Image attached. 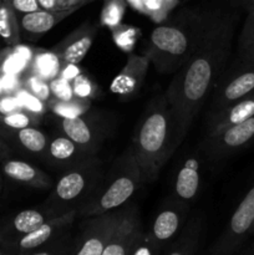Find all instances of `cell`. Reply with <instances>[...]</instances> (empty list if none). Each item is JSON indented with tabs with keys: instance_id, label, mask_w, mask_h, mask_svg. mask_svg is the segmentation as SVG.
I'll use <instances>...</instances> for the list:
<instances>
[{
	"instance_id": "obj_1",
	"label": "cell",
	"mask_w": 254,
	"mask_h": 255,
	"mask_svg": "<svg viewBox=\"0 0 254 255\" xmlns=\"http://www.w3.org/2000/svg\"><path fill=\"white\" fill-rule=\"evenodd\" d=\"M242 10L222 0L206 37L186 64L174 72L166 97L176 121L179 144L183 142L194 119L227 69L234 34Z\"/></svg>"
},
{
	"instance_id": "obj_2",
	"label": "cell",
	"mask_w": 254,
	"mask_h": 255,
	"mask_svg": "<svg viewBox=\"0 0 254 255\" xmlns=\"http://www.w3.org/2000/svg\"><path fill=\"white\" fill-rule=\"evenodd\" d=\"M217 6L182 10L149 35L146 56L161 74L178 71L206 37Z\"/></svg>"
},
{
	"instance_id": "obj_3",
	"label": "cell",
	"mask_w": 254,
	"mask_h": 255,
	"mask_svg": "<svg viewBox=\"0 0 254 255\" xmlns=\"http://www.w3.org/2000/svg\"><path fill=\"white\" fill-rule=\"evenodd\" d=\"M179 147L176 121L166 95L154 97L134 128L131 148L143 184L151 183Z\"/></svg>"
},
{
	"instance_id": "obj_4",
	"label": "cell",
	"mask_w": 254,
	"mask_h": 255,
	"mask_svg": "<svg viewBox=\"0 0 254 255\" xmlns=\"http://www.w3.org/2000/svg\"><path fill=\"white\" fill-rule=\"evenodd\" d=\"M141 186V172L129 146L104 172L91 196L77 209V218L101 216L126 206Z\"/></svg>"
},
{
	"instance_id": "obj_5",
	"label": "cell",
	"mask_w": 254,
	"mask_h": 255,
	"mask_svg": "<svg viewBox=\"0 0 254 255\" xmlns=\"http://www.w3.org/2000/svg\"><path fill=\"white\" fill-rule=\"evenodd\" d=\"M104 172V166L96 156L65 169L40 208L49 219L77 211L91 196Z\"/></svg>"
},
{
	"instance_id": "obj_6",
	"label": "cell",
	"mask_w": 254,
	"mask_h": 255,
	"mask_svg": "<svg viewBox=\"0 0 254 255\" xmlns=\"http://www.w3.org/2000/svg\"><path fill=\"white\" fill-rule=\"evenodd\" d=\"M254 92V64L236 61L226 69L209 95L206 125L208 126L224 110Z\"/></svg>"
},
{
	"instance_id": "obj_7",
	"label": "cell",
	"mask_w": 254,
	"mask_h": 255,
	"mask_svg": "<svg viewBox=\"0 0 254 255\" xmlns=\"http://www.w3.org/2000/svg\"><path fill=\"white\" fill-rule=\"evenodd\" d=\"M127 204L101 216L85 218L79 234L74 238L70 255H101L124 217Z\"/></svg>"
},
{
	"instance_id": "obj_8",
	"label": "cell",
	"mask_w": 254,
	"mask_h": 255,
	"mask_svg": "<svg viewBox=\"0 0 254 255\" xmlns=\"http://www.w3.org/2000/svg\"><path fill=\"white\" fill-rule=\"evenodd\" d=\"M60 128L65 136L86 149L96 154L102 142L110 136L114 124L110 119L101 114L85 112L75 117H60Z\"/></svg>"
},
{
	"instance_id": "obj_9",
	"label": "cell",
	"mask_w": 254,
	"mask_h": 255,
	"mask_svg": "<svg viewBox=\"0 0 254 255\" xmlns=\"http://www.w3.org/2000/svg\"><path fill=\"white\" fill-rule=\"evenodd\" d=\"M254 224V186L244 196L207 255H234L251 237Z\"/></svg>"
},
{
	"instance_id": "obj_10",
	"label": "cell",
	"mask_w": 254,
	"mask_h": 255,
	"mask_svg": "<svg viewBox=\"0 0 254 255\" xmlns=\"http://www.w3.org/2000/svg\"><path fill=\"white\" fill-rule=\"evenodd\" d=\"M254 142V116L241 124L207 133L202 152L212 163L222 161Z\"/></svg>"
},
{
	"instance_id": "obj_11",
	"label": "cell",
	"mask_w": 254,
	"mask_h": 255,
	"mask_svg": "<svg viewBox=\"0 0 254 255\" xmlns=\"http://www.w3.org/2000/svg\"><path fill=\"white\" fill-rule=\"evenodd\" d=\"M77 219V211H71L60 217L49 219L42 226L25 236L20 237L16 241L7 243L0 249L12 255H21L29 252L47 246L57 239L70 233L74 222Z\"/></svg>"
},
{
	"instance_id": "obj_12",
	"label": "cell",
	"mask_w": 254,
	"mask_h": 255,
	"mask_svg": "<svg viewBox=\"0 0 254 255\" xmlns=\"http://www.w3.org/2000/svg\"><path fill=\"white\" fill-rule=\"evenodd\" d=\"M187 223V204L174 197L154 217L148 233L162 251L181 233Z\"/></svg>"
},
{
	"instance_id": "obj_13",
	"label": "cell",
	"mask_w": 254,
	"mask_h": 255,
	"mask_svg": "<svg viewBox=\"0 0 254 255\" xmlns=\"http://www.w3.org/2000/svg\"><path fill=\"white\" fill-rule=\"evenodd\" d=\"M142 229L138 209L133 203H128L101 255H128Z\"/></svg>"
},
{
	"instance_id": "obj_14",
	"label": "cell",
	"mask_w": 254,
	"mask_h": 255,
	"mask_svg": "<svg viewBox=\"0 0 254 255\" xmlns=\"http://www.w3.org/2000/svg\"><path fill=\"white\" fill-rule=\"evenodd\" d=\"M96 32L97 29L95 25L85 22L55 45L51 51L59 57L61 69L67 65H77L82 61L91 49Z\"/></svg>"
},
{
	"instance_id": "obj_15",
	"label": "cell",
	"mask_w": 254,
	"mask_h": 255,
	"mask_svg": "<svg viewBox=\"0 0 254 255\" xmlns=\"http://www.w3.org/2000/svg\"><path fill=\"white\" fill-rule=\"evenodd\" d=\"M79 7H71L66 10L57 11H47V10H36L27 14H17V24L20 30V39L26 41H36L44 34L52 29L69 15L76 11Z\"/></svg>"
},
{
	"instance_id": "obj_16",
	"label": "cell",
	"mask_w": 254,
	"mask_h": 255,
	"mask_svg": "<svg viewBox=\"0 0 254 255\" xmlns=\"http://www.w3.org/2000/svg\"><path fill=\"white\" fill-rule=\"evenodd\" d=\"M91 156L95 154L81 148L79 144L62 133L49 138V143L41 159L54 168L67 169Z\"/></svg>"
},
{
	"instance_id": "obj_17",
	"label": "cell",
	"mask_w": 254,
	"mask_h": 255,
	"mask_svg": "<svg viewBox=\"0 0 254 255\" xmlns=\"http://www.w3.org/2000/svg\"><path fill=\"white\" fill-rule=\"evenodd\" d=\"M149 59L138 55H131L126 65L115 77L111 85V91L122 97V100H131L137 96L148 70Z\"/></svg>"
},
{
	"instance_id": "obj_18",
	"label": "cell",
	"mask_w": 254,
	"mask_h": 255,
	"mask_svg": "<svg viewBox=\"0 0 254 255\" xmlns=\"http://www.w3.org/2000/svg\"><path fill=\"white\" fill-rule=\"evenodd\" d=\"M0 174L10 181L34 188L47 189L54 187V182L49 174L22 159L9 157L0 162Z\"/></svg>"
},
{
	"instance_id": "obj_19",
	"label": "cell",
	"mask_w": 254,
	"mask_h": 255,
	"mask_svg": "<svg viewBox=\"0 0 254 255\" xmlns=\"http://www.w3.org/2000/svg\"><path fill=\"white\" fill-rule=\"evenodd\" d=\"M49 221V217L41 208L25 209L0 224V248L30 233Z\"/></svg>"
},
{
	"instance_id": "obj_20",
	"label": "cell",
	"mask_w": 254,
	"mask_h": 255,
	"mask_svg": "<svg viewBox=\"0 0 254 255\" xmlns=\"http://www.w3.org/2000/svg\"><path fill=\"white\" fill-rule=\"evenodd\" d=\"M0 134L10 144L12 151L17 149L20 153L30 154L40 159L49 143V137L36 126L20 129L0 128Z\"/></svg>"
},
{
	"instance_id": "obj_21",
	"label": "cell",
	"mask_w": 254,
	"mask_h": 255,
	"mask_svg": "<svg viewBox=\"0 0 254 255\" xmlns=\"http://www.w3.org/2000/svg\"><path fill=\"white\" fill-rule=\"evenodd\" d=\"M36 50L21 44L0 50V75L22 77L29 74Z\"/></svg>"
},
{
	"instance_id": "obj_22",
	"label": "cell",
	"mask_w": 254,
	"mask_h": 255,
	"mask_svg": "<svg viewBox=\"0 0 254 255\" xmlns=\"http://www.w3.org/2000/svg\"><path fill=\"white\" fill-rule=\"evenodd\" d=\"M199 183H201V176H199L198 161L194 158L187 159L177 173L174 197L187 204L198 193Z\"/></svg>"
},
{
	"instance_id": "obj_23",
	"label": "cell",
	"mask_w": 254,
	"mask_h": 255,
	"mask_svg": "<svg viewBox=\"0 0 254 255\" xmlns=\"http://www.w3.org/2000/svg\"><path fill=\"white\" fill-rule=\"evenodd\" d=\"M201 231V218L193 217L186 223L181 233L166 247V255H196L198 252Z\"/></svg>"
},
{
	"instance_id": "obj_24",
	"label": "cell",
	"mask_w": 254,
	"mask_h": 255,
	"mask_svg": "<svg viewBox=\"0 0 254 255\" xmlns=\"http://www.w3.org/2000/svg\"><path fill=\"white\" fill-rule=\"evenodd\" d=\"M254 116V92L248 96L243 97L237 101L236 104L231 105L227 110H224L214 121L207 126V133L213 132L216 129L224 128V127L233 126V125L241 124L246 120Z\"/></svg>"
},
{
	"instance_id": "obj_25",
	"label": "cell",
	"mask_w": 254,
	"mask_h": 255,
	"mask_svg": "<svg viewBox=\"0 0 254 255\" xmlns=\"http://www.w3.org/2000/svg\"><path fill=\"white\" fill-rule=\"evenodd\" d=\"M236 61L254 64V6L247 11L243 26L239 32Z\"/></svg>"
},
{
	"instance_id": "obj_26",
	"label": "cell",
	"mask_w": 254,
	"mask_h": 255,
	"mask_svg": "<svg viewBox=\"0 0 254 255\" xmlns=\"http://www.w3.org/2000/svg\"><path fill=\"white\" fill-rule=\"evenodd\" d=\"M61 71V62L54 51H46V50L37 49L34 55L31 65H30V72L37 75L44 79L45 81H51L57 77Z\"/></svg>"
},
{
	"instance_id": "obj_27",
	"label": "cell",
	"mask_w": 254,
	"mask_h": 255,
	"mask_svg": "<svg viewBox=\"0 0 254 255\" xmlns=\"http://www.w3.org/2000/svg\"><path fill=\"white\" fill-rule=\"evenodd\" d=\"M0 40L6 46H16L21 42L16 14L4 1L0 5Z\"/></svg>"
},
{
	"instance_id": "obj_28",
	"label": "cell",
	"mask_w": 254,
	"mask_h": 255,
	"mask_svg": "<svg viewBox=\"0 0 254 255\" xmlns=\"http://www.w3.org/2000/svg\"><path fill=\"white\" fill-rule=\"evenodd\" d=\"M49 110H51L57 117H75L85 114L91 107V101L86 97L75 96L69 101H57L51 100L47 104Z\"/></svg>"
},
{
	"instance_id": "obj_29",
	"label": "cell",
	"mask_w": 254,
	"mask_h": 255,
	"mask_svg": "<svg viewBox=\"0 0 254 255\" xmlns=\"http://www.w3.org/2000/svg\"><path fill=\"white\" fill-rule=\"evenodd\" d=\"M41 115L34 114L25 109L16 110L10 114L0 115V128L20 129L25 127L36 126L41 122Z\"/></svg>"
},
{
	"instance_id": "obj_30",
	"label": "cell",
	"mask_w": 254,
	"mask_h": 255,
	"mask_svg": "<svg viewBox=\"0 0 254 255\" xmlns=\"http://www.w3.org/2000/svg\"><path fill=\"white\" fill-rule=\"evenodd\" d=\"M21 87L26 89L27 91L31 92L34 96L44 101L46 105L52 100L49 81H45L44 79L39 77L37 75L31 74V72L21 77Z\"/></svg>"
},
{
	"instance_id": "obj_31",
	"label": "cell",
	"mask_w": 254,
	"mask_h": 255,
	"mask_svg": "<svg viewBox=\"0 0 254 255\" xmlns=\"http://www.w3.org/2000/svg\"><path fill=\"white\" fill-rule=\"evenodd\" d=\"M72 244H74V238L69 233L62 237V238L47 244V246L21 255H70Z\"/></svg>"
},
{
	"instance_id": "obj_32",
	"label": "cell",
	"mask_w": 254,
	"mask_h": 255,
	"mask_svg": "<svg viewBox=\"0 0 254 255\" xmlns=\"http://www.w3.org/2000/svg\"><path fill=\"white\" fill-rule=\"evenodd\" d=\"M162 248L151 238L148 231L142 229L128 255H159Z\"/></svg>"
},
{
	"instance_id": "obj_33",
	"label": "cell",
	"mask_w": 254,
	"mask_h": 255,
	"mask_svg": "<svg viewBox=\"0 0 254 255\" xmlns=\"http://www.w3.org/2000/svg\"><path fill=\"white\" fill-rule=\"evenodd\" d=\"M14 95L16 96V99L19 100V102L21 104V106L24 107L27 111H31L34 114L37 115H44L45 112L49 111V106L45 104L44 101H41L40 99H37L36 96L31 94V92L27 91L24 87H20L16 91L14 92Z\"/></svg>"
},
{
	"instance_id": "obj_34",
	"label": "cell",
	"mask_w": 254,
	"mask_h": 255,
	"mask_svg": "<svg viewBox=\"0 0 254 255\" xmlns=\"http://www.w3.org/2000/svg\"><path fill=\"white\" fill-rule=\"evenodd\" d=\"M50 90H51L52 100L57 101H69L74 99L75 95L74 89H72L71 80H67L62 76L55 77L54 80L49 81Z\"/></svg>"
},
{
	"instance_id": "obj_35",
	"label": "cell",
	"mask_w": 254,
	"mask_h": 255,
	"mask_svg": "<svg viewBox=\"0 0 254 255\" xmlns=\"http://www.w3.org/2000/svg\"><path fill=\"white\" fill-rule=\"evenodd\" d=\"M72 82V89H74L75 95L80 97H86L90 99L92 95L96 91V87L92 85V82L90 81L89 77L85 76V75H77L74 80H71Z\"/></svg>"
},
{
	"instance_id": "obj_36",
	"label": "cell",
	"mask_w": 254,
	"mask_h": 255,
	"mask_svg": "<svg viewBox=\"0 0 254 255\" xmlns=\"http://www.w3.org/2000/svg\"><path fill=\"white\" fill-rule=\"evenodd\" d=\"M15 11V14H27L39 10L37 0H2Z\"/></svg>"
},
{
	"instance_id": "obj_37",
	"label": "cell",
	"mask_w": 254,
	"mask_h": 255,
	"mask_svg": "<svg viewBox=\"0 0 254 255\" xmlns=\"http://www.w3.org/2000/svg\"><path fill=\"white\" fill-rule=\"evenodd\" d=\"M24 109L16 96L12 94H1L0 95V115L10 114L16 110Z\"/></svg>"
},
{
	"instance_id": "obj_38",
	"label": "cell",
	"mask_w": 254,
	"mask_h": 255,
	"mask_svg": "<svg viewBox=\"0 0 254 255\" xmlns=\"http://www.w3.org/2000/svg\"><path fill=\"white\" fill-rule=\"evenodd\" d=\"M37 4L41 10L47 11H57V10H66L61 0H37Z\"/></svg>"
},
{
	"instance_id": "obj_39",
	"label": "cell",
	"mask_w": 254,
	"mask_h": 255,
	"mask_svg": "<svg viewBox=\"0 0 254 255\" xmlns=\"http://www.w3.org/2000/svg\"><path fill=\"white\" fill-rule=\"evenodd\" d=\"M227 4L236 9L242 10V11H248L252 6H254V0H224Z\"/></svg>"
},
{
	"instance_id": "obj_40",
	"label": "cell",
	"mask_w": 254,
	"mask_h": 255,
	"mask_svg": "<svg viewBox=\"0 0 254 255\" xmlns=\"http://www.w3.org/2000/svg\"><path fill=\"white\" fill-rule=\"evenodd\" d=\"M11 154H12V148L10 147V144L5 141L4 137L0 134V162L9 158V157H11Z\"/></svg>"
},
{
	"instance_id": "obj_41",
	"label": "cell",
	"mask_w": 254,
	"mask_h": 255,
	"mask_svg": "<svg viewBox=\"0 0 254 255\" xmlns=\"http://www.w3.org/2000/svg\"><path fill=\"white\" fill-rule=\"evenodd\" d=\"M77 75H79V70H77L76 65H67V66L62 67L59 76L65 77L67 80H74Z\"/></svg>"
},
{
	"instance_id": "obj_42",
	"label": "cell",
	"mask_w": 254,
	"mask_h": 255,
	"mask_svg": "<svg viewBox=\"0 0 254 255\" xmlns=\"http://www.w3.org/2000/svg\"><path fill=\"white\" fill-rule=\"evenodd\" d=\"M61 1L65 9H71V7H81L82 5L91 1V0H61Z\"/></svg>"
},
{
	"instance_id": "obj_43",
	"label": "cell",
	"mask_w": 254,
	"mask_h": 255,
	"mask_svg": "<svg viewBox=\"0 0 254 255\" xmlns=\"http://www.w3.org/2000/svg\"><path fill=\"white\" fill-rule=\"evenodd\" d=\"M241 255H254V243L252 244V246L249 247L246 252H243Z\"/></svg>"
},
{
	"instance_id": "obj_44",
	"label": "cell",
	"mask_w": 254,
	"mask_h": 255,
	"mask_svg": "<svg viewBox=\"0 0 254 255\" xmlns=\"http://www.w3.org/2000/svg\"><path fill=\"white\" fill-rule=\"evenodd\" d=\"M5 94L4 91V86H2V80H1V75H0V95Z\"/></svg>"
},
{
	"instance_id": "obj_45",
	"label": "cell",
	"mask_w": 254,
	"mask_h": 255,
	"mask_svg": "<svg viewBox=\"0 0 254 255\" xmlns=\"http://www.w3.org/2000/svg\"><path fill=\"white\" fill-rule=\"evenodd\" d=\"M2 191V176L0 174V193H1Z\"/></svg>"
},
{
	"instance_id": "obj_46",
	"label": "cell",
	"mask_w": 254,
	"mask_h": 255,
	"mask_svg": "<svg viewBox=\"0 0 254 255\" xmlns=\"http://www.w3.org/2000/svg\"><path fill=\"white\" fill-rule=\"evenodd\" d=\"M0 255H12V254H10V253H7V252H5V251H2V249H0Z\"/></svg>"
},
{
	"instance_id": "obj_47",
	"label": "cell",
	"mask_w": 254,
	"mask_h": 255,
	"mask_svg": "<svg viewBox=\"0 0 254 255\" xmlns=\"http://www.w3.org/2000/svg\"><path fill=\"white\" fill-rule=\"evenodd\" d=\"M164 1H166V5H168V4H173L176 0H164Z\"/></svg>"
},
{
	"instance_id": "obj_48",
	"label": "cell",
	"mask_w": 254,
	"mask_h": 255,
	"mask_svg": "<svg viewBox=\"0 0 254 255\" xmlns=\"http://www.w3.org/2000/svg\"><path fill=\"white\" fill-rule=\"evenodd\" d=\"M251 237H254V224H253V228H252V232H251Z\"/></svg>"
},
{
	"instance_id": "obj_49",
	"label": "cell",
	"mask_w": 254,
	"mask_h": 255,
	"mask_svg": "<svg viewBox=\"0 0 254 255\" xmlns=\"http://www.w3.org/2000/svg\"><path fill=\"white\" fill-rule=\"evenodd\" d=\"M1 2H2V0H0V5H1Z\"/></svg>"
}]
</instances>
